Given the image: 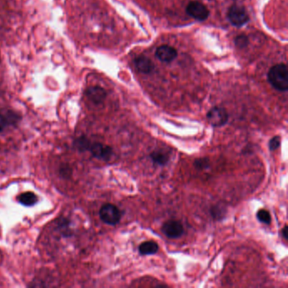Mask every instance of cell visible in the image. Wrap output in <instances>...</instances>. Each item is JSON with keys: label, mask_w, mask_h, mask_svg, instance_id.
<instances>
[{"label": "cell", "mask_w": 288, "mask_h": 288, "mask_svg": "<svg viewBox=\"0 0 288 288\" xmlns=\"http://www.w3.org/2000/svg\"><path fill=\"white\" fill-rule=\"evenodd\" d=\"M268 82L277 91H288V70L287 65L284 63H278L272 66L268 72Z\"/></svg>", "instance_id": "1"}, {"label": "cell", "mask_w": 288, "mask_h": 288, "mask_svg": "<svg viewBox=\"0 0 288 288\" xmlns=\"http://www.w3.org/2000/svg\"><path fill=\"white\" fill-rule=\"evenodd\" d=\"M99 216L104 223L107 225L114 226L120 222L122 213L116 206L108 203L105 204L101 207Z\"/></svg>", "instance_id": "2"}, {"label": "cell", "mask_w": 288, "mask_h": 288, "mask_svg": "<svg viewBox=\"0 0 288 288\" xmlns=\"http://www.w3.org/2000/svg\"><path fill=\"white\" fill-rule=\"evenodd\" d=\"M206 119L210 125L215 128H219L228 122V113L224 107H214L207 113Z\"/></svg>", "instance_id": "3"}, {"label": "cell", "mask_w": 288, "mask_h": 288, "mask_svg": "<svg viewBox=\"0 0 288 288\" xmlns=\"http://www.w3.org/2000/svg\"><path fill=\"white\" fill-rule=\"evenodd\" d=\"M87 151H90L92 157L95 158L103 161H109L113 154V148L99 142H90Z\"/></svg>", "instance_id": "4"}, {"label": "cell", "mask_w": 288, "mask_h": 288, "mask_svg": "<svg viewBox=\"0 0 288 288\" xmlns=\"http://www.w3.org/2000/svg\"><path fill=\"white\" fill-rule=\"evenodd\" d=\"M227 18L231 24L240 27L248 21L249 16L244 7L232 5L227 12Z\"/></svg>", "instance_id": "5"}, {"label": "cell", "mask_w": 288, "mask_h": 288, "mask_svg": "<svg viewBox=\"0 0 288 288\" xmlns=\"http://www.w3.org/2000/svg\"><path fill=\"white\" fill-rule=\"evenodd\" d=\"M186 13L188 16L199 21H206L210 15V11L207 7L198 1H193L188 3L186 7Z\"/></svg>", "instance_id": "6"}, {"label": "cell", "mask_w": 288, "mask_h": 288, "mask_svg": "<svg viewBox=\"0 0 288 288\" xmlns=\"http://www.w3.org/2000/svg\"><path fill=\"white\" fill-rule=\"evenodd\" d=\"M162 232L166 238L175 239L181 237L185 232L184 226L178 220H169L163 224Z\"/></svg>", "instance_id": "7"}, {"label": "cell", "mask_w": 288, "mask_h": 288, "mask_svg": "<svg viewBox=\"0 0 288 288\" xmlns=\"http://www.w3.org/2000/svg\"><path fill=\"white\" fill-rule=\"evenodd\" d=\"M156 56L162 62L170 63L178 57V51L169 45H162L156 51Z\"/></svg>", "instance_id": "8"}, {"label": "cell", "mask_w": 288, "mask_h": 288, "mask_svg": "<svg viewBox=\"0 0 288 288\" xmlns=\"http://www.w3.org/2000/svg\"><path fill=\"white\" fill-rule=\"evenodd\" d=\"M86 96L89 98V100L91 101L93 103L100 104L106 99L107 92L103 88L100 86H91L88 88Z\"/></svg>", "instance_id": "9"}, {"label": "cell", "mask_w": 288, "mask_h": 288, "mask_svg": "<svg viewBox=\"0 0 288 288\" xmlns=\"http://www.w3.org/2000/svg\"><path fill=\"white\" fill-rule=\"evenodd\" d=\"M135 64L136 69L143 74H150L153 71L155 65L151 60L145 56H140L135 59Z\"/></svg>", "instance_id": "10"}, {"label": "cell", "mask_w": 288, "mask_h": 288, "mask_svg": "<svg viewBox=\"0 0 288 288\" xmlns=\"http://www.w3.org/2000/svg\"><path fill=\"white\" fill-rule=\"evenodd\" d=\"M159 250V246L157 242L153 240L145 241L139 246V253L141 255H152L157 254Z\"/></svg>", "instance_id": "11"}, {"label": "cell", "mask_w": 288, "mask_h": 288, "mask_svg": "<svg viewBox=\"0 0 288 288\" xmlns=\"http://www.w3.org/2000/svg\"><path fill=\"white\" fill-rule=\"evenodd\" d=\"M150 160L158 166H165L169 162V154L163 150H154L150 154Z\"/></svg>", "instance_id": "12"}, {"label": "cell", "mask_w": 288, "mask_h": 288, "mask_svg": "<svg viewBox=\"0 0 288 288\" xmlns=\"http://www.w3.org/2000/svg\"><path fill=\"white\" fill-rule=\"evenodd\" d=\"M38 196L32 192H25L20 195L18 201L25 206H33L38 202Z\"/></svg>", "instance_id": "13"}, {"label": "cell", "mask_w": 288, "mask_h": 288, "mask_svg": "<svg viewBox=\"0 0 288 288\" xmlns=\"http://www.w3.org/2000/svg\"><path fill=\"white\" fill-rule=\"evenodd\" d=\"M256 217L257 219L259 220V222L264 223V224L269 225L271 223V216H270L269 211L266 209H260V210H258Z\"/></svg>", "instance_id": "14"}, {"label": "cell", "mask_w": 288, "mask_h": 288, "mask_svg": "<svg viewBox=\"0 0 288 288\" xmlns=\"http://www.w3.org/2000/svg\"><path fill=\"white\" fill-rule=\"evenodd\" d=\"M194 166L198 170H206L210 167V159L207 157H201L195 159Z\"/></svg>", "instance_id": "15"}, {"label": "cell", "mask_w": 288, "mask_h": 288, "mask_svg": "<svg viewBox=\"0 0 288 288\" xmlns=\"http://www.w3.org/2000/svg\"><path fill=\"white\" fill-rule=\"evenodd\" d=\"M281 145V137L280 136H274L269 140V148L271 151L276 150Z\"/></svg>", "instance_id": "16"}, {"label": "cell", "mask_w": 288, "mask_h": 288, "mask_svg": "<svg viewBox=\"0 0 288 288\" xmlns=\"http://www.w3.org/2000/svg\"><path fill=\"white\" fill-rule=\"evenodd\" d=\"M211 216L215 219H222V215H224V212H222V208L219 206H213L211 209Z\"/></svg>", "instance_id": "17"}, {"label": "cell", "mask_w": 288, "mask_h": 288, "mask_svg": "<svg viewBox=\"0 0 288 288\" xmlns=\"http://www.w3.org/2000/svg\"><path fill=\"white\" fill-rule=\"evenodd\" d=\"M235 42L238 47H244L247 44V39L245 36H239L238 38H236Z\"/></svg>", "instance_id": "18"}, {"label": "cell", "mask_w": 288, "mask_h": 288, "mask_svg": "<svg viewBox=\"0 0 288 288\" xmlns=\"http://www.w3.org/2000/svg\"><path fill=\"white\" fill-rule=\"evenodd\" d=\"M8 119L6 117L3 116L1 113H0V133L3 131V129L6 128L7 124H8Z\"/></svg>", "instance_id": "19"}, {"label": "cell", "mask_w": 288, "mask_h": 288, "mask_svg": "<svg viewBox=\"0 0 288 288\" xmlns=\"http://www.w3.org/2000/svg\"><path fill=\"white\" fill-rule=\"evenodd\" d=\"M288 226L285 225V226H284V227H283V228H282V236H283V238H285V240H288Z\"/></svg>", "instance_id": "20"}]
</instances>
